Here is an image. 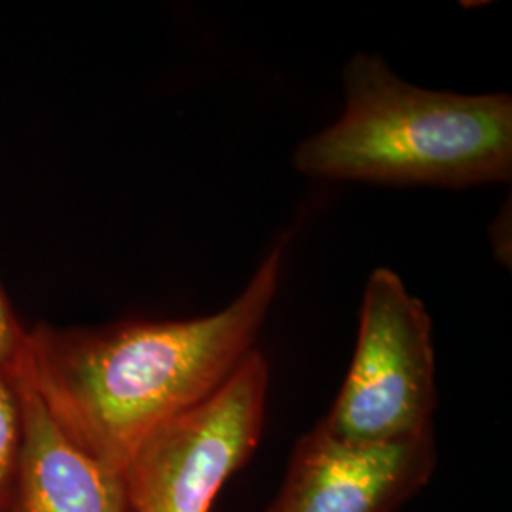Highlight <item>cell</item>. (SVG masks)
Listing matches in <instances>:
<instances>
[{
    "instance_id": "1",
    "label": "cell",
    "mask_w": 512,
    "mask_h": 512,
    "mask_svg": "<svg viewBox=\"0 0 512 512\" xmlns=\"http://www.w3.org/2000/svg\"><path fill=\"white\" fill-rule=\"evenodd\" d=\"M289 238L279 239L224 310L99 329H27L23 368L74 444L116 475L167 421L211 397L255 348Z\"/></svg>"
},
{
    "instance_id": "2",
    "label": "cell",
    "mask_w": 512,
    "mask_h": 512,
    "mask_svg": "<svg viewBox=\"0 0 512 512\" xmlns=\"http://www.w3.org/2000/svg\"><path fill=\"white\" fill-rule=\"evenodd\" d=\"M344 92L340 120L296 148L300 173L450 188L511 179V95L423 90L374 54L349 59Z\"/></svg>"
},
{
    "instance_id": "3",
    "label": "cell",
    "mask_w": 512,
    "mask_h": 512,
    "mask_svg": "<svg viewBox=\"0 0 512 512\" xmlns=\"http://www.w3.org/2000/svg\"><path fill=\"white\" fill-rule=\"evenodd\" d=\"M437 406L431 317L387 268L366 281L348 378L323 427L351 444L433 435Z\"/></svg>"
},
{
    "instance_id": "4",
    "label": "cell",
    "mask_w": 512,
    "mask_h": 512,
    "mask_svg": "<svg viewBox=\"0 0 512 512\" xmlns=\"http://www.w3.org/2000/svg\"><path fill=\"white\" fill-rule=\"evenodd\" d=\"M270 368L253 349L205 401L167 421L124 471L129 512H209L262 437Z\"/></svg>"
},
{
    "instance_id": "5",
    "label": "cell",
    "mask_w": 512,
    "mask_h": 512,
    "mask_svg": "<svg viewBox=\"0 0 512 512\" xmlns=\"http://www.w3.org/2000/svg\"><path fill=\"white\" fill-rule=\"evenodd\" d=\"M433 467V435L351 444L319 423L296 442L268 512H393L427 484Z\"/></svg>"
},
{
    "instance_id": "6",
    "label": "cell",
    "mask_w": 512,
    "mask_h": 512,
    "mask_svg": "<svg viewBox=\"0 0 512 512\" xmlns=\"http://www.w3.org/2000/svg\"><path fill=\"white\" fill-rule=\"evenodd\" d=\"M14 380L23 410L14 512H129L122 475L99 465L59 429L23 363Z\"/></svg>"
},
{
    "instance_id": "7",
    "label": "cell",
    "mask_w": 512,
    "mask_h": 512,
    "mask_svg": "<svg viewBox=\"0 0 512 512\" xmlns=\"http://www.w3.org/2000/svg\"><path fill=\"white\" fill-rule=\"evenodd\" d=\"M23 410L14 376L0 372V512H14Z\"/></svg>"
},
{
    "instance_id": "8",
    "label": "cell",
    "mask_w": 512,
    "mask_h": 512,
    "mask_svg": "<svg viewBox=\"0 0 512 512\" xmlns=\"http://www.w3.org/2000/svg\"><path fill=\"white\" fill-rule=\"evenodd\" d=\"M27 329L19 323L8 296L0 285V372L14 376L25 359Z\"/></svg>"
}]
</instances>
